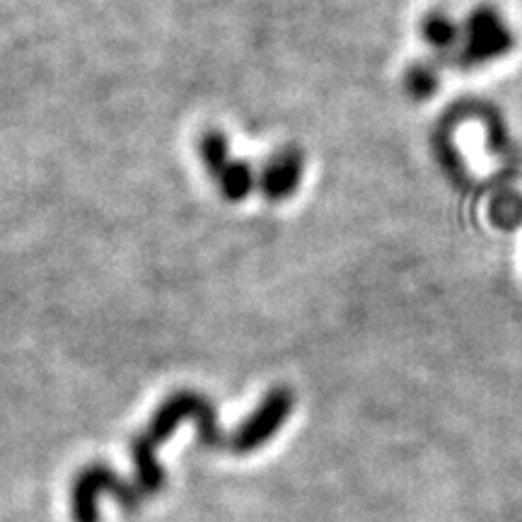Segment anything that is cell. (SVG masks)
I'll return each instance as SVG.
<instances>
[{
  "instance_id": "cell-1",
  "label": "cell",
  "mask_w": 522,
  "mask_h": 522,
  "mask_svg": "<svg viewBox=\"0 0 522 522\" xmlns=\"http://www.w3.org/2000/svg\"><path fill=\"white\" fill-rule=\"evenodd\" d=\"M515 49V32L501 10L493 5H477L462 20V39L455 63L467 71L503 61Z\"/></svg>"
},
{
  "instance_id": "cell-2",
  "label": "cell",
  "mask_w": 522,
  "mask_h": 522,
  "mask_svg": "<svg viewBox=\"0 0 522 522\" xmlns=\"http://www.w3.org/2000/svg\"><path fill=\"white\" fill-rule=\"evenodd\" d=\"M184 419L196 421V431H199V445L206 450H220L228 448V440H225L223 431H220L216 406L208 402L206 397L199 392H174L172 397L165 399V404L155 411V416L148 423V431L145 438L158 448L165 443L170 435L177 431L179 423Z\"/></svg>"
},
{
  "instance_id": "cell-3",
  "label": "cell",
  "mask_w": 522,
  "mask_h": 522,
  "mask_svg": "<svg viewBox=\"0 0 522 522\" xmlns=\"http://www.w3.org/2000/svg\"><path fill=\"white\" fill-rule=\"evenodd\" d=\"M295 394L288 387H274L252 414L237 426V431L228 438V450L232 455H249V452L264 448L281 426L293 414Z\"/></svg>"
},
{
  "instance_id": "cell-4",
  "label": "cell",
  "mask_w": 522,
  "mask_h": 522,
  "mask_svg": "<svg viewBox=\"0 0 522 522\" xmlns=\"http://www.w3.org/2000/svg\"><path fill=\"white\" fill-rule=\"evenodd\" d=\"M305 155L295 145L278 148L266 158L261 170L257 172V187L269 201H286L295 194L303 182Z\"/></svg>"
},
{
  "instance_id": "cell-5",
  "label": "cell",
  "mask_w": 522,
  "mask_h": 522,
  "mask_svg": "<svg viewBox=\"0 0 522 522\" xmlns=\"http://www.w3.org/2000/svg\"><path fill=\"white\" fill-rule=\"evenodd\" d=\"M419 37L438 58H455L462 39V22H457L445 10H431L421 17Z\"/></svg>"
},
{
  "instance_id": "cell-6",
  "label": "cell",
  "mask_w": 522,
  "mask_h": 522,
  "mask_svg": "<svg viewBox=\"0 0 522 522\" xmlns=\"http://www.w3.org/2000/svg\"><path fill=\"white\" fill-rule=\"evenodd\" d=\"M83 472L87 474V479L97 486V491L114 496L124 513L133 515L141 510L145 493L138 489V484L126 481L119 472H114L107 462H90L87 467H83Z\"/></svg>"
},
{
  "instance_id": "cell-7",
  "label": "cell",
  "mask_w": 522,
  "mask_h": 522,
  "mask_svg": "<svg viewBox=\"0 0 522 522\" xmlns=\"http://www.w3.org/2000/svg\"><path fill=\"white\" fill-rule=\"evenodd\" d=\"M133 472H136V484L145 496H158L167 486V472L162 467L158 455H155V445L145 438V433L131 438L129 445Z\"/></svg>"
},
{
  "instance_id": "cell-8",
  "label": "cell",
  "mask_w": 522,
  "mask_h": 522,
  "mask_svg": "<svg viewBox=\"0 0 522 522\" xmlns=\"http://www.w3.org/2000/svg\"><path fill=\"white\" fill-rule=\"evenodd\" d=\"M213 182L218 184L220 194L228 201H242L252 194L254 187H257V172L249 167V162L232 158L228 167H225Z\"/></svg>"
},
{
  "instance_id": "cell-9",
  "label": "cell",
  "mask_w": 522,
  "mask_h": 522,
  "mask_svg": "<svg viewBox=\"0 0 522 522\" xmlns=\"http://www.w3.org/2000/svg\"><path fill=\"white\" fill-rule=\"evenodd\" d=\"M100 491L80 469L71 484V515L73 522H100Z\"/></svg>"
},
{
  "instance_id": "cell-10",
  "label": "cell",
  "mask_w": 522,
  "mask_h": 522,
  "mask_svg": "<svg viewBox=\"0 0 522 522\" xmlns=\"http://www.w3.org/2000/svg\"><path fill=\"white\" fill-rule=\"evenodd\" d=\"M404 92L409 100L414 102H428L438 92L440 87V73L431 61H419L411 63L404 71Z\"/></svg>"
},
{
  "instance_id": "cell-11",
  "label": "cell",
  "mask_w": 522,
  "mask_h": 522,
  "mask_svg": "<svg viewBox=\"0 0 522 522\" xmlns=\"http://www.w3.org/2000/svg\"><path fill=\"white\" fill-rule=\"evenodd\" d=\"M199 153H201L203 167H206V172L211 174V179H216L232 160L228 138H225L220 131L203 133L201 141H199Z\"/></svg>"
}]
</instances>
